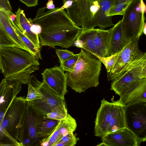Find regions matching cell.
I'll return each instance as SVG.
<instances>
[{"label": "cell", "instance_id": "obj_1", "mask_svg": "<svg viewBox=\"0 0 146 146\" xmlns=\"http://www.w3.org/2000/svg\"><path fill=\"white\" fill-rule=\"evenodd\" d=\"M46 7L38 10L35 17L30 21L39 24L42 27L38 35L40 44L54 48L73 46L82 28L76 25L68 17L64 9L57 7L45 11Z\"/></svg>", "mask_w": 146, "mask_h": 146}, {"label": "cell", "instance_id": "obj_2", "mask_svg": "<svg viewBox=\"0 0 146 146\" xmlns=\"http://www.w3.org/2000/svg\"><path fill=\"white\" fill-rule=\"evenodd\" d=\"M114 0H62L61 9H66L68 17L82 31L98 27L104 30L114 26L112 17L107 16Z\"/></svg>", "mask_w": 146, "mask_h": 146}, {"label": "cell", "instance_id": "obj_3", "mask_svg": "<svg viewBox=\"0 0 146 146\" xmlns=\"http://www.w3.org/2000/svg\"><path fill=\"white\" fill-rule=\"evenodd\" d=\"M15 47L0 48V68L9 82L27 84L31 74L39 69L38 60L29 52Z\"/></svg>", "mask_w": 146, "mask_h": 146}, {"label": "cell", "instance_id": "obj_4", "mask_svg": "<svg viewBox=\"0 0 146 146\" xmlns=\"http://www.w3.org/2000/svg\"><path fill=\"white\" fill-rule=\"evenodd\" d=\"M73 70L66 72L67 85L81 93L99 84L102 62L96 56L82 48Z\"/></svg>", "mask_w": 146, "mask_h": 146}, {"label": "cell", "instance_id": "obj_5", "mask_svg": "<svg viewBox=\"0 0 146 146\" xmlns=\"http://www.w3.org/2000/svg\"><path fill=\"white\" fill-rule=\"evenodd\" d=\"M146 60L145 52L140 51L121 73L113 80L110 90L121 97L139 83L143 79L140 76Z\"/></svg>", "mask_w": 146, "mask_h": 146}, {"label": "cell", "instance_id": "obj_6", "mask_svg": "<svg viewBox=\"0 0 146 146\" xmlns=\"http://www.w3.org/2000/svg\"><path fill=\"white\" fill-rule=\"evenodd\" d=\"M146 5L143 0H133L125 10L122 20L126 40L139 38L145 24Z\"/></svg>", "mask_w": 146, "mask_h": 146}, {"label": "cell", "instance_id": "obj_7", "mask_svg": "<svg viewBox=\"0 0 146 146\" xmlns=\"http://www.w3.org/2000/svg\"><path fill=\"white\" fill-rule=\"evenodd\" d=\"M46 117L27 103L18 139L22 146L40 145L41 140L37 133L40 125Z\"/></svg>", "mask_w": 146, "mask_h": 146}, {"label": "cell", "instance_id": "obj_8", "mask_svg": "<svg viewBox=\"0 0 146 146\" xmlns=\"http://www.w3.org/2000/svg\"><path fill=\"white\" fill-rule=\"evenodd\" d=\"M126 128L141 143L146 141V103L125 106Z\"/></svg>", "mask_w": 146, "mask_h": 146}, {"label": "cell", "instance_id": "obj_9", "mask_svg": "<svg viewBox=\"0 0 146 146\" xmlns=\"http://www.w3.org/2000/svg\"><path fill=\"white\" fill-rule=\"evenodd\" d=\"M27 102L25 96L15 97L7 108L0 125L18 140Z\"/></svg>", "mask_w": 146, "mask_h": 146}, {"label": "cell", "instance_id": "obj_10", "mask_svg": "<svg viewBox=\"0 0 146 146\" xmlns=\"http://www.w3.org/2000/svg\"><path fill=\"white\" fill-rule=\"evenodd\" d=\"M37 86L43 95L41 99L27 102L46 117L48 113L56 109L67 108L64 99L59 96L46 83L38 80Z\"/></svg>", "mask_w": 146, "mask_h": 146}, {"label": "cell", "instance_id": "obj_11", "mask_svg": "<svg viewBox=\"0 0 146 146\" xmlns=\"http://www.w3.org/2000/svg\"><path fill=\"white\" fill-rule=\"evenodd\" d=\"M15 47L29 52L9 19L8 13L0 9V48Z\"/></svg>", "mask_w": 146, "mask_h": 146}, {"label": "cell", "instance_id": "obj_12", "mask_svg": "<svg viewBox=\"0 0 146 146\" xmlns=\"http://www.w3.org/2000/svg\"><path fill=\"white\" fill-rule=\"evenodd\" d=\"M139 38L130 40L119 52L113 68L110 72L107 73L108 80L113 81L119 76L127 65L140 51L138 45Z\"/></svg>", "mask_w": 146, "mask_h": 146}, {"label": "cell", "instance_id": "obj_13", "mask_svg": "<svg viewBox=\"0 0 146 146\" xmlns=\"http://www.w3.org/2000/svg\"><path fill=\"white\" fill-rule=\"evenodd\" d=\"M42 82L46 83L59 96L64 99L68 92L66 78L60 66L46 69L41 73Z\"/></svg>", "mask_w": 146, "mask_h": 146}, {"label": "cell", "instance_id": "obj_14", "mask_svg": "<svg viewBox=\"0 0 146 146\" xmlns=\"http://www.w3.org/2000/svg\"><path fill=\"white\" fill-rule=\"evenodd\" d=\"M117 103L109 102L104 99L101 101L100 107L95 121L94 135L101 137L107 133L110 121Z\"/></svg>", "mask_w": 146, "mask_h": 146}, {"label": "cell", "instance_id": "obj_15", "mask_svg": "<svg viewBox=\"0 0 146 146\" xmlns=\"http://www.w3.org/2000/svg\"><path fill=\"white\" fill-rule=\"evenodd\" d=\"M101 137L98 146H139L140 143L126 128L106 134Z\"/></svg>", "mask_w": 146, "mask_h": 146}, {"label": "cell", "instance_id": "obj_16", "mask_svg": "<svg viewBox=\"0 0 146 146\" xmlns=\"http://www.w3.org/2000/svg\"><path fill=\"white\" fill-rule=\"evenodd\" d=\"M22 84L17 82H9L6 78L0 84V112L6 113L10 103L21 90Z\"/></svg>", "mask_w": 146, "mask_h": 146}, {"label": "cell", "instance_id": "obj_17", "mask_svg": "<svg viewBox=\"0 0 146 146\" xmlns=\"http://www.w3.org/2000/svg\"><path fill=\"white\" fill-rule=\"evenodd\" d=\"M113 102L125 106L136 103H146V78L119 100Z\"/></svg>", "mask_w": 146, "mask_h": 146}, {"label": "cell", "instance_id": "obj_18", "mask_svg": "<svg viewBox=\"0 0 146 146\" xmlns=\"http://www.w3.org/2000/svg\"><path fill=\"white\" fill-rule=\"evenodd\" d=\"M111 29L110 44L107 57L120 52L129 41L126 39L121 20Z\"/></svg>", "mask_w": 146, "mask_h": 146}, {"label": "cell", "instance_id": "obj_19", "mask_svg": "<svg viewBox=\"0 0 146 146\" xmlns=\"http://www.w3.org/2000/svg\"><path fill=\"white\" fill-rule=\"evenodd\" d=\"M15 13L16 17L14 22L17 27L37 47L40 48L38 35L34 33L31 30L32 23L26 18L24 11L19 7Z\"/></svg>", "mask_w": 146, "mask_h": 146}, {"label": "cell", "instance_id": "obj_20", "mask_svg": "<svg viewBox=\"0 0 146 146\" xmlns=\"http://www.w3.org/2000/svg\"><path fill=\"white\" fill-rule=\"evenodd\" d=\"M97 29L82 31L75 42L73 46L83 49L96 57L101 56L94 43V38Z\"/></svg>", "mask_w": 146, "mask_h": 146}, {"label": "cell", "instance_id": "obj_21", "mask_svg": "<svg viewBox=\"0 0 146 146\" xmlns=\"http://www.w3.org/2000/svg\"><path fill=\"white\" fill-rule=\"evenodd\" d=\"M111 29L108 30L97 29L94 43L102 57H107L110 44Z\"/></svg>", "mask_w": 146, "mask_h": 146}, {"label": "cell", "instance_id": "obj_22", "mask_svg": "<svg viewBox=\"0 0 146 146\" xmlns=\"http://www.w3.org/2000/svg\"><path fill=\"white\" fill-rule=\"evenodd\" d=\"M124 107V105L117 103L112 117L110 122L106 134L113 133L126 128Z\"/></svg>", "mask_w": 146, "mask_h": 146}, {"label": "cell", "instance_id": "obj_23", "mask_svg": "<svg viewBox=\"0 0 146 146\" xmlns=\"http://www.w3.org/2000/svg\"><path fill=\"white\" fill-rule=\"evenodd\" d=\"M59 121L45 117L40 125L37 133L42 140L48 137L54 131Z\"/></svg>", "mask_w": 146, "mask_h": 146}, {"label": "cell", "instance_id": "obj_24", "mask_svg": "<svg viewBox=\"0 0 146 146\" xmlns=\"http://www.w3.org/2000/svg\"><path fill=\"white\" fill-rule=\"evenodd\" d=\"M10 20L14 29L29 50V53L37 59H42V58L40 53V48L37 47L28 38L19 30L16 26L14 22L10 19Z\"/></svg>", "mask_w": 146, "mask_h": 146}, {"label": "cell", "instance_id": "obj_25", "mask_svg": "<svg viewBox=\"0 0 146 146\" xmlns=\"http://www.w3.org/2000/svg\"><path fill=\"white\" fill-rule=\"evenodd\" d=\"M37 79L33 75L31 76L28 84V91L25 98L27 102L42 98L43 97L37 86Z\"/></svg>", "mask_w": 146, "mask_h": 146}, {"label": "cell", "instance_id": "obj_26", "mask_svg": "<svg viewBox=\"0 0 146 146\" xmlns=\"http://www.w3.org/2000/svg\"><path fill=\"white\" fill-rule=\"evenodd\" d=\"M64 120L59 121L56 127L52 133L48 137L42 139L40 145L42 146H56L62 137L60 133L62 125Z\"/></svg>", "mask_w": 146, "mask_h": 146}, {"label": "cell", "instance_id": "obj_27", "mask_svg": "<svg viewBox=\"0 0 146 146\" xmlns=\"http://www.w3.org/2000/svg\"><path fill=\"white\" fill-rule=\"evenodd\" d=\"M77 126L75 119L68 113L61 127L60 133L63 137L69 133H73L76 130Z\"/></svg>", "mask_w": 146, "mask_h": 146}, {"label": "cell", "instance_id": "obj_28", "mask_svg": "<svg viewBox=\"0 0 146 146\" xmlns=\"http://www.w3.org/2000/svg\"><path fill=\"white\" fill-rule=\"evenodd\" d=\"M0 146H22L17 140L0 125Z\"/></svg>", "mask_w": 146, "mask_h": 146}, {"label": "cell", "instance_id": "obj_29", "mask_svg": "<svg viewBox=\"0 0 146 146\" xmlns=\"http://www.w3.org/2000/svg\"><path fill=\"white\" fill-rule=\"evenodd\" d=\"M131 1L121 3L112 5L109 9L107 16H111L117 15H123L127 7Z\"/></svg>", "mask_w": 146, "mask_h": 146}, {"label": "cell", "instance_id": "obj_30", "mask_svg": "<svg viewBox=\"0 0 146 146\" xmlns=\"http://www.w3.org/2000/svg\"><path fill=\"white\" fill-rule=\"evenodd\" d=\"M67 108H60L54 110L47 114L46 117L60 121L65 119L68 114Z\"/></svg>", "mask_w": 146, "mask_h": 146}, {"label": "cell", "instance_id": "obj_31", "mask_svg": "<svg viewBox=\"0 0 146 146\" xmlns=\"http://www.w3.org/2000/svg\"><path fill=\"white\" fill-rule=\"evenodd\" d=\"M78 54H74L70 58L60 63V67L64 71H72L78 60Z\"/></svg>", "mask_w": 146, "mask_h": 146}, {"label": "cell", "instance_id": "obj_32", "mask_svg": "<svg viewBox=\"0 0 146 146\" xmlns=\"http://www.w3.org/2000/svg\"><path fill=\"white\" fill-rule=\"evenodd\" d=\"M119 53L107 57H97L104 65L107 73L110 72L113 68Z\"/></svg>", "mask_w": 146, "mask_h": 146}, {"label": "cell", "instance_id": "obj_33", "mask_svg": "<svg viewBox=\"0 0 146 146\" xmlns=\"http://www.w3.org/2000/svg\"><path fill=\"white\" fill-rule=\"evenodd\" d=\"M56 52L60 64L70 58L75 54L73 52L66 49H58Z\"/></svg>", "mask_w": 146, "mask_h": 146}, {"label": "cell", "instance_id": "obj_34", "mask_svg": "<svg viewBox=\"0 0 146 146\" xmlns=\"http://www.w3.org/2000/svg\"><path fill=\"white\" fill-rule=\"evenodd\" d=\"M0 9L3 10L9 14H12V8L8 0H0Z\"/></svg>", "mask_w": 146, "mask_h": 146}, {"label": "cell", "instance_id": "obj_35", "mask_svg": "<svg viewBox=\"0 0 146 146\" xmlns=\"http://www.w3.org/2000/svg\"><path fill=\"white\" fill-rule=\"evenodd\" d=\"M79 140V138L76 136L66 141L58 143L56 146H74L75 145L77 141Z\"/></svg>", "mask_w": 146, "mask_h": 146}, {"label": "cell", "instance_id": "obj_36", "mask_svg": "<svg viewBox=\"0 0 146 146\" xmlns=\"http://www.w3.org/2000/svg\"><path fill=\"white\" fill-rule=\"evenodd\" d=\"M31 30L34 34L39 35L42 32V27L39 24H34L32 23L31 27Z\"/></svg>", "mask_w": 146, "mask_h": 146}, {"label": "cell", "instance_id": "obj_37", "mask_svg": "<svg viewBox=\"0 0 146 146\" xmlns=\"http://www.w3.org/2000/svg\"><path fill=\"white\" fill-rule=\"evenodd\" d=\"M28 7H35L38 4V0H19Z\"/></svg>", "mask_w": 146, "mask_h": 146}, {"label": "cell", "instance_id": "obj_38", "mask_svg": "<svg viewBox=\"0 0 146 146\" xmlns=\"http://www.w3.org/2000/svg\"><path fill=\"white\" fill-rule=\"evenodd\" d=\"M76 135H77L76 134H74L73 133L68 134L63 136L57 143L62 142H65L75 137Z\"/></svg>", "mask_w": 146, "mask_h": 146}, {"label": "cell", "instance_id": "obj_39", "mask_svg": "<svg viewBox=\"0 0 146 146\" xmlns=\"http://www.w3.org/2000/svg\"><path fill=\"white\" fill-rule=\"evenodd\" d=\"M140 77L142 79L146 78V60L143 63L141 73Z\"/></svg>", "mask_w": 146, "mask_h": 146}, {"label": "cell", "instance_id": "obj_40", "mask_svg": "<svg viewBox=\"0 0 146 146\" xmlns=\"http://www.w3.org/2000/svg\"><path fill=\"white\" fill-rule=\"evenodd\" d=\"M53 2V0H48L46 4V8L50 10L55 8Z\"/></svg>", "mask_w": 146, "mask_h": 146}, {"label": "cell", "instance_id": "obj_41", "mask_svg": "<svg viewBox=\"0 0 146 146\" xmlns=\"http://www.w3.org/2000/svg\"><path fill=\"white\" fill-rule=\"evenodd\" d=\"M133 0H114L113 5H115L124 2L132 1Z\"/></svg>", "mask_w": 146, "mask_h": 146}, {"label": "cell", "instance_id": "obj_42", "mask_svg": "<svg viewBox=\"0 0 146 146\" xmlns=\"http://www.w3.org/2000/svg\"><path fill=\"white\" fill-rule=\"evenodd\" d=\"M8 15H9V19L14 22L15 21L16 17V15L13 14V13L10 14H8Z\"/></svg>", "mask_w": 146, "mask_h": 146}, {"label": "cell", "instance_id": "obj_43", "mask_svg": "<svg viewBox=\"0 0 146 146\" xmlns=\"http://www.w3.org/2000/svg\"><path fill=\"white\" fill-rule=\"evenodd\" d=\"M143 33L145 35H146V22L145 23L143 29Z\"/></svg>", "mask_w": 146, "mask_h": 146}, {"label": "cell", "instance_id": "obj_44", "mask_svg": "<svg viewBox=\"0 0 146 146\" xmlns=\"http://www.w3.org/2000/svg\"><path fill=\"white\" fill-rule=\"evenodd\" d=\"M145 57H146V52H145Z\"/></svg>", "mask_w": 146, "mask_h": 146}]
</instances>
